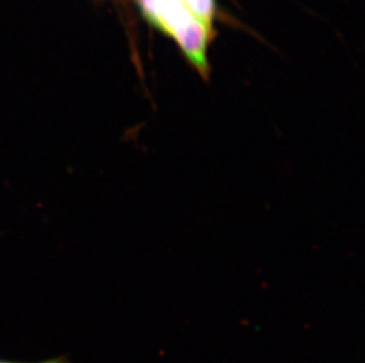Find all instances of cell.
Masks as SVG:
<instances>
[{
  "label": "cell",
  "mask_w": 365,
  "mask_h": 363,
  "mask_svg": "<svg viewBox=\"0 0 365 363\" xmlns=\"http://www.w3.org/2000/svg\"><path fill=\"white\" fill-rule=\"evenodd\" d=\"M0 363H16V362H9V361H0ZM41 363H64L63 361L55 360V361H48V362H41Z\"/></svg>",
  "instance_id": "cell-1"
}]
</instances>
